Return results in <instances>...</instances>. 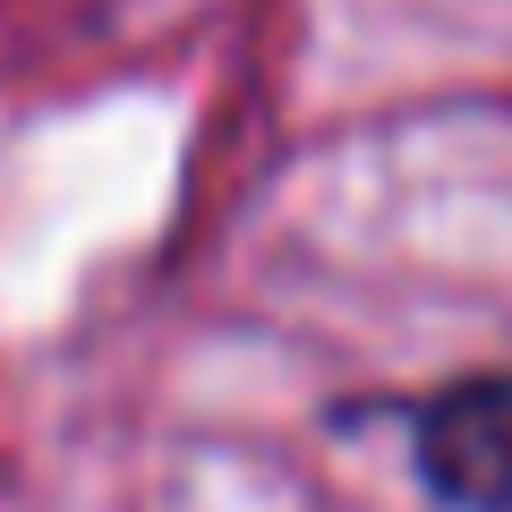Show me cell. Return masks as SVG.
Segmentation results:
<instances>
[{"label":"cell","instance_id":"obj_1","mask_svg":"<svg viewBox=\"0 0 512 512\" xmlns=\"http://www.w3.org/2000/svg\"><path fill=\"white\" fill-rule=\"evenodd\" d=\"M419 470L461 512H512V376H470L427 402Z\"/></svg>","mask_w":512,"mask_h":512}]
</instances>
